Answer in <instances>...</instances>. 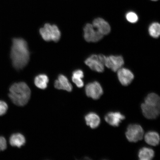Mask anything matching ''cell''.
<instances>
[{
  "mask_svg": "<svg viewBox=\"0 0 160 160\" xmlns=\"http://www.w3.org/2000/svg\"><path fill=\"white\" fill-rule=\"evenodd\" d=\"M85 119L87 125L92 129H95L99 127L101 123V119L97 113L91 112L85 116Z\"/></svg>",
  "mask_w": 160,
  "mask_h": 160,
  "instance_id": "obj_14",
  "label": "cell"
},
{
  "mask_svg": "<svg viewBox=\"0 0 160 160\" xmlns=\"http://www.w3.org/2000/svg\"><path fill=\"white\" fill-rule=\"evenodd\" d=\"M105 56L103 55H92L88 58L85 62L90 69L98 72H102L104 70Z\"/></svg>",
  "mask_w": 160,
  "mask_h": 160,
  "instance_id": "obj_4",
  "label": "cell"
},
{
  "mask_svg": "<svg viewBox=\"0 0 160 160\" xmlns=\"http://www.w3.org/2000/svg\"><path fill=\"white\" fill-rule=\"evenodd\" d=\"M55 88L59 90H63L70 92L72 90V86L69 81L67 78L63 75H60L58 79L55 82Z\"/></svg>",
  "mask_w": 160,
  "mask_h": 160,
  "instance_id": "obj_13",
  "label": "cell"
},
{
  "mask_svg": "<svg viewBox=\"0 0 160 160\" xmlns=\"http://www.w3.org/2000/svg\"><path fill=\"white\" fill-rule=\"evenodd\" d=\"M11 57L13 67L17 69L23 68L29 61L30 53L27 42L22 38L12 41Z\"/></svg>",
  "mask_w": 160,
  "mask_h": 160,
  "instance_id": "obj_1",
  "label": "cell"
},
{
  "mask_svg": "<svg viewBox=\"0 0 160 160\" xmlns=\"http://www.w3.org/2000/svg\"><path fill=\"white\" fill-rule=\"evenodd\" d=\"M125 118V116L119 112H110L105 117L106 122L113 127H118L122 121Z\"/></svg>",
  "mask_w": 160,
  "mask_h": 160,
  "instance_id": "obj_11",
  "label": "cell"
},
{
  "mask_svg": "<svg viewBox=\"0 0 160 160\" xmlns=\"http://www.w3.org/2000/svg\"><path fill=\"white\" fill-rule=\"evenodd\" d=\"M138 155L140 160H150L154 157L155 152L150 148L144 147L140 149Z\"/></svg>",
  "mask_w": 160,
  "mask_h": 160,
  "instance_id": "obj_17",
  "label": "cell"
},
{
  "mask_svg": "<svg viewBox=\"0 0 160 160\" xmlns=\"http://www.w3.org/2000/svg\"><path fill=\"white\" fill-rule=\"evenodd\" d=\"M125 134L129 141L137 142L143 139L144 131L141 125L134 124L128 126Z\"/></svg>",
  "mask_w": 160,
  "mask_h": 160,
  "instance_id": "obj_5",
  "label": "cell"
},
{
  "mask_svg": "<svg viewBox=\"0 0 160 160\" xmlns=\"http://www.w3.org/2000/svg\"><path fill=\"white\" fill-rule=\"evenodd\" d=\"M149 33L151 37L157 38L160 35V25L158 22H153L150 25L148 30Z\"/></svg>",
  "mask_w": 160,
  "mask_h": 160,
  "instance_id": "obj_20",
  "label": "cell"
},
{
  "mask_svg": "<svg viewBox=\"0 0 160 160\" xmlns=\"http://www.w3.org/2000/svg\"><path fill=\"white\" fill-rule=\"evenodd\" d=\"M9 91L10 99L17 106H23L27 104L31 97V90L24 82L13 84L10 87Z\"/></svg>",
  "mask_w": 160,
  "mask_h": 160,
  "instance_id": "obj_2",
  "label": "cell"
},
{
  "mask_svg": "<svg viewBox=\"0 0 160 160\" xmlns=\"http://www.w3.org/2000/svg\"><path fill=\"white\" fill-rule=\"evenodd\" d=\"M126 18L128 21L132 23H136L138 20V16L133 12H128L126 15Z\"/></svg>",
  "mask_w": 160,
  "mask_h": 160,
  "instance_id": "obj_21",
  "label": "cell"
},
{
  "mask_svg": "<svg viewBox=\"0 0 160 160\" xmlns=\"http://www.w3.org/2000/svg\"><path fill=\"white\" fill-rule=\"evenodd\" d=\"M8 109L7 104L4 101H0V116L5 114Z\"/></svg>",
  "mask_w": 160,
  "mask_h": 160,
  "instance_id": "obj_22",
  "label": "cell"
},
{
  "mask_svg": "<svg viewBox=\"0 0 160 160\" xmlns=\"http://www.w3.org/2000/svg\"><path fill=\"white\" fill-rule=\"evenodd\" d=\"M83 77V71L80 69L77 70L73 72L72 78V81L78 87L81 88L84 86V82L82 80Z\"/></svg>",
  "mask_w": 160,
  "mask_h": 160,
  "instance_id": "obj_19",
  "label": "cell"
},
{
  "mask_svg": "<svg viewBox=\"0 0 160 160\" xmlns=\"http://www.w3.org/2000/svg\"><path fill=\"white\" fill-rule=\"evenodd\" d=\"M160 105L149 103H143L141 108L144 116L147 119H153L157 118L160 114Z\"/></svg>",
  "mask_w": 160,
  "mask_h": 160,
  "instance_id": "obj_7",
  "label": "cell"
},
{
  "mask_svg": "<svg viewBox=\"0 0 160 160\" xmlns=\"http://www.w3.org/2000/svg\"><path fill=\"white\" fill-rule=\"evenodd\" d=\"M9 142L12 147L20 148L25 144L26 139L24 136L22 134L14 133L10 137Z\"/></svg>",
  "mask_w": 160,
  "mask_h": 160,
  "instance_id": "obj_15",
  "label": "cell"
},
{
  "mask_svg": "<svg viewBox=\"0 0 160 160\" xmlns=\"http://www.w3.org/2000/svg\"><path fill=\"white\" fill-rule=\"evenodd\" d=\"M151 1H158V0H151Z\"/></svg>",
  "mask_w": 160,
  "mask_h": 160,
  "instance_id": "obj_24",
  "label": "cell"
},
{
  "mask_svg": "<svg viewBox=\"0 0 160 160\" xmlns=\"http://www.w3.org/2000/svg\"><path fill=\"white\" fill-rule=\"evenodd\" d=\"M145 140L148 144L153 146H157L159 143V135L157 132L150 131L146 134Z\"/></svg>",
  "mask_w": 160,
  "mask_h": 160,
  "instance_id": "obj_16",
  "label": "cell"
},
{
  "mask_svg": "<svg viewBox=\"0 0 160 160\" xmlns=\"http://www.w3.org/2000/svg\"><path fill=\"white\" fill-rule=\"evenodd\" d=\"M39 32L42 38L46 41H58L61 38V33L57 25L46 23L41 28Z\"/></svg>",
  "mask_w": 160,
  "mask_h": 160,
  "instance_id": "obj_3",
  "label": "cell"
},
{
  "mask_svg": "<svg viewBox=\"0 0 160 160\" xmlns=\"http://www.w3.org/2000/svg\"><path fill=\"white\" fill-rule=\"evenodd\" d=\"M124 64V61L123 58L121 56H105L104 65L113 72H117L123 67Z\"/></svg>",
  "mask_w": 160,
  "mask_h": 160,
  "instance_id": "obj_9",
  "label": "cell"
},
{
  "mask_svg": "<svg viewBox=\"0 0 160 160\" xmlns=\"http://www.w3.org/2000/svg\"><path fill=\"white\" fill-rule=\"evenodd\" d=\"M92 24L98 31L103 36L108 34L111 31V27L108 23L102 18L95 19Z\"/></svg>",
  "mask_w": 160,
  "mask_h": 160,
  "instance_id": "obj_12",
  "label": "cell"
},
{
  "mask_svg": "<svg viewBox=\"0 0 160 160\" xmlns=\"http://www.w3.org/2000/svg\"><path fill=\"white\" fill-rule=\"evenodd\" d=\"M49 78L47 75L41 74L35 78L34 83L36 87L42 89L47 88Z\"/></svg>",
  "mask_w": 160,
  "mask_h": 160,
  "instance_id": "obj_18",
  "label": "cell"
},
{
  "mask_svg": "<svg viewBox=\"0 0 160 160\" xmlns=\"http://www.w3.org/2000/svg\"><path fill=\"white\" fill-rule=\"evenodd\" d=\"M117 72L118 78L120 82L123 86L129 85L134 78L133 73L126 68H121Z\"/></svg>",
  "mask_w": 160,
  "mask_h": 160,
  "instance_id": "obj_10",
  "label": "cell"
},
{
  "mask_svg": "<svg viewBox=\"0 0 160 160\" xmlns=\"http://www.w3.org/2000/svg\"><path fill=\"white\" fill-rule=\"evenodd\" d=\"M7 148V142L5 138L0 137V151H4Z\"/></svg>",
  "mask_w": 160,
  "mask_h": 160,
  "instance_id": "obj_23",
  "label": "cell"
},
{
  "mask_svg": "<svg viewBox=\"0 0 160 160\" xmlns=\"http://www.w3.org/2000/svg\"><path fill=\"white\" fill-rule=\"evenodd\" d=\"M85 91L88 97L94 100L99 99L103 92L102 86L97 81L88 84L86 86Z\"/></svg>",
  "mask_w": 160,
  "mask_h": 160,
  "instance_id": "obj_8",
  "label": "cell"
},
{
  "mask_svg": "<svg viewBox=\"0 0 160 160\" xmlns=\"http://www.w3.org/2000/svg\"><path fill=\"white\" fill-rule=\"evenodd\" d=\"M84 38L89 42H96L102 38L103 35L98 31L92 24L87 23L83 29Z\"/></svg>",
  "mask_w": 160,
  "mask_h": 160,
  "instance_id": "obj_6",
  "label": "cell"
}]
</instances>
